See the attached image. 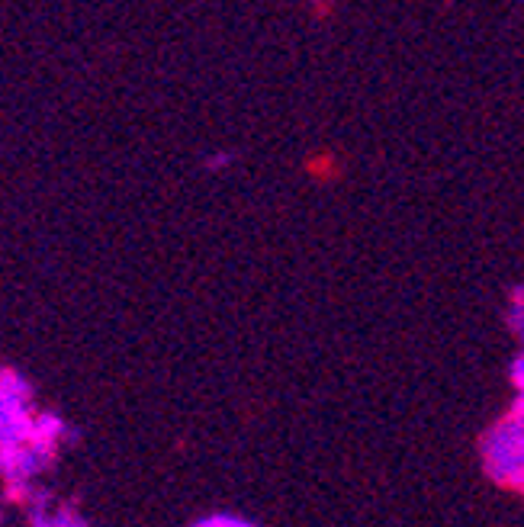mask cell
<instances>
[{
  "label": "cell",
  "mask_w": 524,
  "mask_h": 527,
  "mask_svg": "<svg viewBox=\"0 0 524 527\" xmlns=\"http://www.w3.org/2000/svg\"><path fill=\"white\" fill-rule=\"evenodd\" d=\"M65 421L52 415V412H36L33 418V441H49V444H58L65 438Z\"/></svg>",
  "instance_id": "cell-1"
},
{
  "label": "cell",
  "mask_w": 524,
  "mask_h": 527,
  "mask_svg": "<svg viewBox=\"0 0 524 527\" xmlns=\"http://www.w3.org/2000/svg\"><path fill=\"white\" fill-rule=\"evenodd\" d=\"M33 483H26V479H4V499L10 505H29L33 502Z\"/></svg>",
  "instance_id": "cell-2"
},
{
  "label": "cell",
  "mask_w": 524,
  "mask_h": 527,
  "mask_svg": "<svg viewBox=\"0 0 524 527\" xmlns=\"http://www.w3.org/2000/svg\"><path fill=\"white\" fill-rule=\"evenodd\" d=\"M197 527H251V524H248V521H238V518H229V515H219V518L200 521Z\"/></svg>",
  "instance_id": "cell-3"
}]
</instances>
